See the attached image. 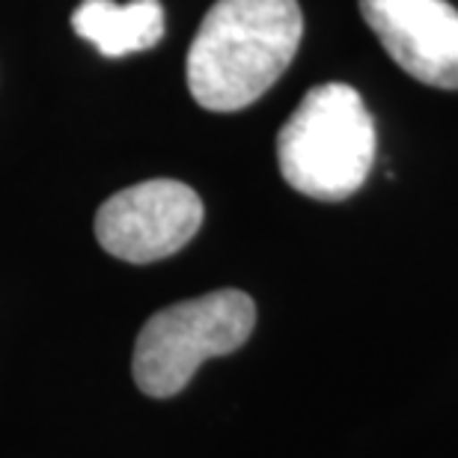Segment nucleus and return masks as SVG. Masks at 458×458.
Instances as JSON below:
<instances>
[{
  "mask_svg": "<svg viewBox=\"0 0 458 458\" xmlns=\"http://www.w3.org/2000/svg\"><path fill=\"white\" fill-rule=\"evenodd\" d=\"M301 36L298 0H217L188 48L194 102L215 114L253 105L295 60Z\"/></svg>",
  "mask_w": 458,
  "mask_h": 458,
  "instance_id": "obj_1",
  "label": "nucleus"
},
{
  "mask_svg": "<svg viewBox=\"0 0 458 458\" xmlns=\"http://www.w3.org/2000/svg\"><path fill=\"white\" fill-rule=\"evenodd\" d=\"M375 119L348 84H318L277 134V164L298 194L336 203L363 188L375 164Z\"/></svg>",
  "mask_w": 458,
  "mask_h": 458,
  "instance_id": "obj_2",
  "label": "nucleus"
},
{
  "mask_svg": "<svg viewBox=\"0 0 458 458\" xmlns=\"http://www.w3.org/2000/svg\"><path fill=\"white\" fill-rule=\"evenodd\" d=\"M253 325L256 304L242 289H217L158 310L134 343L137 387L155 399L176 396L203 360L242 348Z\"/></svg>",
  "mask_w": 458,
  "mask_h": 458,
  "instance_id": "obj_3",
  "label": "nucleus"
},
{
  "mask_svg": "<svg viewBox=\"0 0 458 458\" xmlns=\"http://www.w3.org/2000/svg\"><path fill=\"white\" fill-rule=\"evenodd\" d=\"M203 224V199L176 179H149L107 197L96 215V238L107 253L149 265L179 253Z\"/></svg>",
  "mask_w": 458,
  "mask_h": 458,
  "instance_id": "obj_4",
  "label": "nucleus"
},
{
  "mask_svg": "<svg viewBox=\"0 0 458 458\" xmlns=\"http://www.w3.org/2000/svg\"><path fill=\"white\" fill-rule=\"evenodd\" d=\"M360 15L402 72L458 89V9L450 0H357Z\"/></svg>",
  "mask_w": 458,
  "mask_h": 458,
  "instance_id": "obj_5",
  "label": "nucleus"
},
{
  "mask_svg": "<svg viewBox=\"0 0 458 458\" xmlns=\"http://www.w3.org/2000/svg\"><path fill=\"white\" fill-rule=\"evenodd\" d=\"M72 30L105 57H128L155 48L164 39V6L161 0H84L72 13Z\"/></svg>",
  "mask_w": 458,
  "mask_h": 458,
  "instance_id": "obj_6",
  "label": "nucleus"
}]
</instances>
